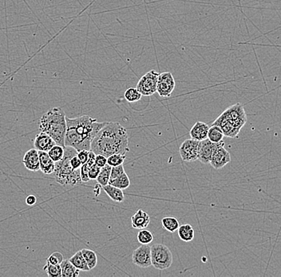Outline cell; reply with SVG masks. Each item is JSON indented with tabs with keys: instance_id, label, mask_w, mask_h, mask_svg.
<instances>
[{
	"instance_id": "cell-30",
	"label": "cell",
	"mask_w": 281,
	"mask_h": 277,
	"mask_svg": "<svg viewBox=\"0 0 281 277\" xmlns=\"http://www.w3.org/2000/svg\"><path fill=\"white\" fill-rule=\"evenodd\" d=\"M48 277H62V270H61L60 264H52L47 262L44 267Z\"/></svg>"
},
{
	"instance_id": "cell-23",
	"label": "cell",
	"mask_w": 281,
	"mask_h": 277,
	"mask_svg": "<svg viewBox=\"0 0 281 277\" xmlns=\"http://www.w3.org/2000/svg\"><path fill=\"white\" fill-rule=\"evenodd\" d=\"M224 133L222 130L218 126L216 125H212L211 127L209 129V132H208V139H210V141L214 143H219L223 141L224 138Z\"/></svg>"
},
{
	"instance_id": "cell-31",
	"label": "cell",
	"mask_w": 281,
	"mask_h": 277,
	"mask_svg": "<svg viewBox=\"0 0 281 277\" xmlns=\"http://www.w3.org/2000/svg\"><path fill=\"white\" fill-rule=\"evenodd\" d=\"M138 240L140 245H149L154 240V236L150 231L143 229L138 233Z\"/></svg>"
},
{
	"instance_id": "cell-29",
	"label": "cell",
	"mask_w": 281,
	"mask_h": 277,
	"mask_svg": "<svg viewBox=\"0 0 281 277\" xmlns=\"http://www.w3.org/2000/svg\"><path fill=\"white\" fill-rule=\"evenodd\" d=\"M125 98L128 102H137L140 101L142 94L139 92V90L134 87H130L125 92Z\"/></svg>"
},
{
	"instance_id": "cell-26",
	"label": "cell",
	"mask_w": 281,
	"mask_h": 277,
	"mask_svg": "<svg viewBox=\"0 0 281 277\" xmlns=\"http://www.w3.org/2000/svg\"><path fill=\"white\" fill-rule=\"evenodd\" d=\"M162 225L164 230L169 232H174L178 231L180 227L179 221L178 219L173 217H164L162 220Z\"/></svg>"
},
{
	"instance_id": "cell-18",
	"label": "cell",
	"mask_w": 281,
	"mask_h": 277,
	"mask_svg": "<svg viewBox=\"0 0 281 277\" xmlns=\"http://www.w3.org/2000/svg\"><path fill=\"white\" fill-rule=\"evenodd\" d=\"M210 126L207 124L202 121H197L191 128L190 135L191 138L197 140V141H203L205 139L208 138V132H209Z\"/></svg>"
},
{
	"instance_id": "cell-12",
	"label": "cell",
	"mask_w": 281,
	"mask_h": 277,
	"mask_svg": "<svg viewBox=\"0 0 281 277\" xmlns=\"http://www.w3.org/2000/svg\"><path fill=\"white\" fill-rule=\"evenodd\" d=\"M221 142H212V141H210V139L208 138L200 141L199 154H198L197 160H199L203 164H209L213 152L216 150V147L221 144Z\"/></svg>"
},
{
	"instance_id": "cell-32",
	"label": "cell",
	"mask_w": 281,
	"mask_h": 277,
	"mask_svg": "<svg viewBox=\"0 0 281 277\" xmlns=\"http://www.w3.org/2000/svg\"><path fill=\"white\" fill-rule=\"evenodd\" d=\"M126 154H115L109 156L107 158V164L111 167L117 166V165H123L124 162L126 160Z\"/></svg>"
},
{
	"instance_id": "cell-10",
	"label": "cell",
	"mask_w": 281,
	"mask_h": 277,
	"mask_svg": "<svg viewBox=\"0 0 281 277\" xmlns=\"http://www.w3.org/2000/svg\"><path fill=\"white\" fill-rule=\"evenodd\" d=\"M231 162V155L230 152L225 148V142L221 141V144L216 147L212 154L210 164L215 169H221Z\"/></svg>"
},
{
	"instance_id": "cell-38",
	"label": "cell",
	"mask_w": 281,
	"mask_h": 277,
	"mask_svg": "<svg viewBox=\"0 0 281 277\" xmlns=\"http://www.w3.org/2000/svg\"><path fill=\"white\" fill-rule=\"evenodd\" d=\"M70 165H71L72 168L74 169H80L81 166H82V162L81 161L79 160V158H78L77 155L75 156L72 157L70 160Z\"/></svg>"
},
{
	"instance_id": "cell-39",
	"label": "cell",
	"mask_w": 281,
	"mask_h": 277,
	"mask_svg": "<svg viewBox=\"0 0 281 277\" xmlns=\"http://www.w3.org/2000/svg\"><path fill=\"white\" fill-rule=\"evenodd\" d=\"M36 202H37V199H36V197L34 195H29L26 197V203L28 206H34L36 203Z\"/></svg>"
},
{
	"instance_id": "cell-20",
	"label": "cell",
	"mask_w": 281,
	"mask_h": 277,
	"mask_svg": "<svg viewBox=\"0 0 281 277\" xmlns=\"http://www.w3.org/2000/svg\"><path fill=\"white\" fill-rule=\"evenodd\" d=\"M61 270H62V277H78L79 272L74 264H72L69 260H63L60 264Z\"/></svg>"
},
{
	"instance_id": "cell-6",
	"label": "cell",
	"mask_w": 281,
	"mask_h": 277,
	"mask_svg": "<svg viewBox=\"0 0 281 277\" xmlns=\"http://www.w3.org/2000/svg\"><path fill=\"white\" fill-rule=\"evenodd\" d=\"M158 72L151 69L140 78L137 84V89L139 90L142 96H151L157 92V85L158 78Z\"/></svg>"
},
{
	"instance_id": "cell-1",
	"label": "cell",
	"mask_w": 281,
	"mask_h": 277,
	"mask_svg": "<svg viewBox=\"0 0 281 277\" xmlns=\"http://www.w3.org/2000/svg\"><path fill=\"white\" fill-rule=\"evenodd\" d=\"M91 150L106 158L115 154H126L130 151L127 130L118 122H107L93 139Z\"/></svg>"
},
{
	"instance_id": "cell-2",
	"label": "cell",
	"mask_w": 281,
	"mask_h": 277,
	"mask_svg": "<svg viewBox=\"0 0 281 277\" xmlns=\"http://www.w3.org/2000/svg\"><path fill=\"white\" fill-rule=\"evenodd\" d=\"M67 131L65 146H70L77 151L91 150V142L99 130L107 122H98L97 119L83 115L81 117L70 118L66 117Z\"/></svg>"
},
{
	"instance_id": "cell-17",
	"label": "cell",
	"mask_w": 281,
	"mask_h": 277,
	"mask_svg": "<svg viewBox=\"0 0 281 277\" xmlns=\"http://www.w3.org/2000/svg\"><path fill=\"white\" fill-rule=\"evenodd\" d=\"M150 217L144 210L139 209L131 217V225L134 229L143 230L149 226Z\"/></svg>"
},
{
	"instance_id": "cell-36",
	"label": "cell",
	"mask_w": 281,
	"mask_h": 277,
	"mask_svg": "<svg viewBox=\"0 0 281 277\" xmlns=\"http://www.w3.org/2000/svg\"><path fill=\"white\" fill-rule=\"evenodd\" d=\"M90 150H82L80 151H78L77 153V156L79 158L82 165L87 162L88 158H89Z\"/></svg>"
},
{
	"instance_id": "cell-25",
	"label": "cell",
	"mask_w": 281,
	"mask_h": 277,
	"mask_svg": "<svg viewBox=\"0 0 281 277\" xmlns=\"http://www.w3.org/2000/svg\"><path fill=\"white\" fill-rule=\"evenodd\" d=\"M111 165L106 164L105 166L102 167L100 171L99 174L97 176V183L103 187L106 185L109 184L110 182V178H111Z\"/></svg>"
},
{
	"instance_id": "cell-27",
	"label": "cell",
	"mask_w": 281,
	"mask_h": 277,
	"mask_svg": "<svg viewBox=\"0 0 281 277\" xmlns=\"http://www.w3.org/2000/svg\"><path fill=\"white\" fill-rule=\"evenodd\" d=\"M81 251H82V255L87 261V264H88L90 269L91 270V269H94L97 264V257L95 253L91 249H82Z\"/></svg>"
},
{
	"instance_id": "cell-7",
	"label": "cell",
	"mask_w": 281,
	"mask_h": 277,
	"mask_svg": "<svg viewBox=\"0 0 281 277\" xmlns=\"http://www.w3.org/2000/svg\"><path fill=\"white\" fill-rule=\"evenodd\" d=\"M222 115L225 116L226 119L229 120L232 124H234V126L240 130H241L244 124L246 123V114L244 111V106L240 103H236L230 106L222 113Z\"/></svg>"
},
{
	"instance_id": "cell-4",
	"label": "cell",
	"mask_w": 281,
	"mask_h": 277,
	"mask_svg": "<svg viewBox=\"0 0 281 277\" xmlns=\"http://www.w3.org/2000/svg\"><path fill=\"white\" fill-rule=\"evenodd\" d=\"M78 151L74 148L65 146L64 155L59 162H55L54 178L58 183L63 185H75L82 183L80 175V169H74L70 163L72 157L77 155Z\"/></svg>"
},
{
	"instance_id": "cell-34",
	"label": "cell",
	"mask_w": 281,
	"mask_h": 277,
	"mask_svg": "<svg viewBox=\"0 0 281 277\" xmlns=\"http://www.w3.org/2000/svg\"><path fill=\"white\" fill-rule=\"evenodd\" d=\"M124 173H125V169H124L123 165L112 167V168H111L110 180H113V179L118 178L119 176H121V174Z\"/></svg>"
},
{
	"instance_id": "cell-19",
	"label": "cell",
	"mask_w": 281,
	"mask_h": 277,
	"mask_svg": "<svg viewBox=\"0 0 281 277\" xmlns=\"http://www.w3.org/2000/svg\"><path fill=\"white\" fill-rule=\"evenodd\" d=\"M102 188L107 196L114 202H119V203L124 202L125 196H124L123 191L121 188H117L110 184L106 185L102 187Z\"/></svg>"
},
{
	"instance_id": "cell-37",
	"label": "cell",
	"mask_w": 281,
	"mask_h": 277,
	"mask_svg": "<svg viewBox=\"0 0 281 277\" xmlns=\"http://www.w3.org/2000/svg\"><path fill=\"white\" fill-rule=\"evenodd\" d=\"M94 163H95L97 166L102 168V167L105 166V165L107 164V158L103 156V155H101V154H97L95 157Z\"/></svg>"
},
{
	"instance_id": "cell-33",
	"label": "cell",
	"mask_w": 281,
	"mask_h": 277,
	"mask_svg": "<svg viewBox=\"0 0 281 277\" xmlns=\"http://www.w3.org/2000/svg\"><path fill=\"white\" fill-rule=\"evenodd\" d=\"M63 260H64V257H63V254H60L59 252H54L47 258V262L52 264H60L61 263L63 262Z\"/></svg>"
},
{
	"instance_id": "cell-5",
	"label": "cell",
	"mask_w": 281,
	"mask_h": 277,
	"mask_svg": "<svg viewBox=\"0 0 281 277\" xmlns=\"http://www.w3.org/2000/svg\"><path fill=\"white\" fill-rule=\"evenodd\" d=\"M151 262L158 270L169 269L173 264V254L166 245L154 244L151 246Z\"/></svg>"
},
{
	"instance_id": "cell-28",
	"label": "cell",
	"mask_w": 281,
	"mask_h": 277,
	"mask_svg": "<svg viewBox=\"0 0 281 277\" xmlns=\"http://www.w3.org/2000/svg\"><path fill=\"white\" fill-rule=\"evenodd\" d=\"M64 149H65V147H63V146H61L59 145H54L47 152L48 155L50 156L52 160L54 161V162H59L63 158V155H64Z\"/></svg>"
},
{
	"instance_id": "cell-22",
	"label": "cell",
	"mask_w": 281,
	"mask_h": 277,
	"mask_svg": "<svg viewBox=\"0 0 281 277\" xmlns=\"http://www.w3.org/2000/svg\"><path fill=\"white\" fill-rule=\"evenodd\" d=\"M69 260L78 270L83 271V272L91 271L88 264H87V261L82 255V251L77 252L74 255H72L71 257L70 258Z\"/></svg>"
},
{
	"instance_id": "cell-9",
	"label": "cell",
	"mask_w": 281,
	"mask_h": 277,
	"mask_svg": "<svg viewBox=\"0 0 281 277\" xmlns=\"http://www.w3.org/2000/svg\"><path fill=\"white\" fill-rule=\"evenodd\" d=\"M200 141L194 139H186L180 146L179 153L186 162L197 161L199 154Z\"/></svg>"
},
{
	"instance_id": "cell-21",
	"label": "cell",
	"mask_w": 281,
	"mask_h": 277,
	"mask_svg": "<svg viewBox=\"0 0 281 277\" xmlns=\"http://www.w3.org/2000/svg\"><path fill=\"white\" fill-rule=\"evenodd\" d=\"M178 236L181 240L186 242H189L194 239V230L193 228L188 224L180 225L179 229L178 230Z\"/></svg>"
},
{
	"instance_id": "cell-24",
	"label": "cell",
	"mask_w": 281,
	"mask_h": 277,
	"mask_svg": "<svg viewBox=\"0 0 281 277\" xmlns=\"http://www.w3.org/2000/svg\"><path fill=\"white\" fill-rule=\"evenodd\" d=\"M109 184L124 190V189L129 188V186L130 185V178L128 177L126 172H125L121 176H119L118 178L113 179V180H110Z\"/></svg>"
},
{
	"instance_id": "cell-11",
	"label": "cell",
	"mask_w": 281,
	"mask_h": 277,
	"mask_svg": "<svg viewBox=\"0 0 281 277\" xmlns=\"http://www.w3.org/2000/svg\"><path fill=\"white\" fill-rule=\"evenodd\" d=\"M133 263L140 268L151 266V246L141 245L134 250L132 256Z\"/></svg>"
},
{
	"instance_id": "cell-35",
	"label": "cell",
	"mask_w": 281,
	"mask_h": 277,
	"mask_svg": "<svg viewBox=\"0 0 281 277\" xmlns=\"http://www.w3.org/2000/svg\"><path fill=\"white\" fill-rule=\"evenodd\" d=\"M101 167L97 166L95 163H94L93 165H91L89 169V178L90 180H96L97 176L99 174L101 171Z\"/></svg>"
},
{
	"instance_id": "cell-8",
	"label": "cell",
	"mask_w": 281,
	"mask_h": 277,
	"mask_svg": "<svg viewBox=\"0 0 281 277\" xmlns=\"http://www.w3.org/2000/svg\"><path fill=\"white\" fill-rule=\"evenodd\" d=\"M176 83L170 72H163L158 75L157 93L163 97H170L175 89Z\"/></svg>"
},
{
	"instance_id": "cell-3",
	"label": "cell",
	"mask_w": 281,
	"mask_h": 277,
	"mask_svg": "<svg viewBox=\"0 0 281 277\" xmlns=\"http://www.w3.org/2000/svg\"><path fill=\"white\" fill-rule=\"evenodd\" d=\"M65 112L54 107L44 114L39 121V130L54 140L56 145L65 147V136L67 131V120Z\"/></svg>"
},
{
	"instance_id": "cell-14",
	"label": "cell",
	"mask_w": 281,
	"mask_h": 277,
	"mask_svg": "<svg viewBox=\"0 0 281 277\" xmlns=\"http://www.w3.org/2000/svg\"><path fill=\"white\" fill-rule=\"evenodd\" d=\"M23 163L25 168L30 171L37 172L40 170L38 150L35 148V149H30L26 152L23 159Z\"/></svg>"
},
{
	"instance_id": "cell-15",
	"label": "cell",
	"mask_w": 281,
	"mask_h": 277,
	"mask_svg": "<svg viewBox=\"0 0 281 277\" xmlns=\"http://www.w3.org/2000/svg\"><path fill=\"white\" fill-rule=\"evenodd\" d=\"M56 143L46 133L40 132L35 136L34 145L39 151L48 152Z\"/></svg>"
},
{
	"instance_id": "cell-16",
	"label": "cell",
	"mask_w": 281,
	"mask_h": 277,
	"mask_svg": "<svg viewBox=\"0 0 281 277\" xmlns=\"http://www.w3.org/2000/svg\"><path fill=\"white\" fill-rule=\"evenodd\" d=\"M39 166L42 173L45 175H50L54 173L55 162L48 155L47 152L39 151Z\"/></svg>"
},
{
	"instance_id": "cell-13",
	"label": "cell",
	"mask_w": 281,
	"mask_h": 277,
	"mask_svg": "<svg viewBox=\"0 0 281 277\" xmlns=\"http://www.w3.org/2000/svg\"><path fill=\"white\" fill-rule=\"evenodd\" d=\"M212 125H216L218 126L222 130L224 135L228 138H236L237 135L240 133V129L234 126V124H232L229 120L225 118V116L221 114L216 120Z\"/></svg>"
}]
</instances>
